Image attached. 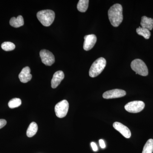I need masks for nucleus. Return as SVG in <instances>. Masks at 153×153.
<instances>
[{
	"label": "nucleus",
	"instance_id": "nucleus-1",
	"mask_svg": "<svg viewBox=\"0 0 153 153\" xmlns=\"http://www.w3.org/2000/svg\"><path fill=\"white\" fill-rule=\"evenodd\" d=\"M108 16L111 25L114 27H118L123 20L121 5L116 4L111 6L108 11Z\"/></svg>",
	"mask_w": 153,
	"mask_h": 153
},
{
	"label": "nucleus",
	"instance_id": "nucleus-2",
	"mask_svg": "<svg viewBox=\"0 0 153 153\" xmlns=\"http://www.w3.org/2000/svg\"><path fill=\"white\" fill-rule=\"evenodd\" d=\"M37 17L43 26L49 27L55 20V13L52 10H43L37 13Z\"/></svg>",
	"mask_w": 153,
	"mask_h": 153
},
{
	"label": "nucleus",
	"instance_id": "nucleus-3",
	"mask_svg": "<svg viewBox=\"0 0 153 153\" xmlns=\"http://www.w3.org/2000/svg\"><path fill=\"white\" fill-rule=\"evenodd\" d=\"M106 65V61L103 57H100L92 64L89 71V76L95 77L103 71Z\"/></svg>",
	"mask_w": 153,
	"mask_h": 153
},
{
	"label": "nucleus",
	"instance_id": "nucleus-4",
	"mask_svg": "<svg viewBox=\"0 0 153 153\" xmlns=\"http://www.w3.org/2000/svg\"><path fill=\"white\" fill-rule=\"evenodd\" d=\"M131 67L136 72V74H139L143 76H146L149 74L147 66L142 60L139 59H135L132 61Z\"/></svg>",
	"mask_w": 153,
	"mask_h": 153
},
{
	"label": "nucleus",
	"instance_id": "nucleus-5",
	"mask_svg": "<svg viewBox=\"0 0 153 153\" xmlns=\"http://www.w3.org/2000/svg\"><path fill=\"white\" fill-rule=\"evenodd\" d=\"M69 104L66 100H63L57 103L55 106V114L57 117L63 118L65 117L68 113Z\"/></svg>",
	"mask_w": 153,
	"mask_h": 153
},
{
	"label": "nucleus",
	"instance_id": "nucleus-6",
	"mask_svg": "<svg viewBox=\"0 0 153 153\" xmlns=\"http://www.w3.org/2000/svg\"><path fill=\"white\" fill-rule=\"evenodd\" d=\"M145 103L142 101H133L128 102L125 106V109L130 113H137L144 108Z\"/></svg>",
	"mask_w": 153,
	"mask_h": 153
},
{
	"label": "nucleus",
	"instance_id": "nucleus-7",
	"mask_svg": "<svg viewBox=\"0 0 153 153\" xmlns=\"http://www.w3.org/2000/svg\"><path fill=\"white\" fill-rule=\"evenodd\" d=\"M40 55L42 63L46 66H52L55 63V56L49 50L46 49L41 50L40 52Z\"/></svg>",
	"mask_w": 153,
	"mask_h": 153
},
{
	"label": "nucleus",
	"instance_id": "nucleus-8",
	"mask_svg": "<svg viewBox=\"0 0 153 153\" xmlns=\"http://www.w3.org/2000/svg\"><path fill=\"white\" fill-rule=\"evenodd\" d=\"M126 93L124 90L120 89H114L108 91L103 93L102 97L104 99H109L119 98L125 96Z\"/></svg>",
	"mask_w": 153,
	"mask_h": 153
},
{
	"label": "nucleus",
	"instance_id": "nucleus-9",
	"mask_svg": "<svg viewBox=\"0 0 153 153\" xmlns=\"http://www.w3.org/2000/svg\"><path fill=\"white\" fill-rule=\"evenodd\" d=\"M83 49L85 51H89L92 49L97 42V37L94 34L87 35L84 37Z\"/></svg>",
	"mask_w": 153,
	"mask_h": 153
},
{
	"label": "nucleus",
	"instance_id": "nucleus-10",
	"mask_svg": "<svg viewBox=\"0 0 153 153\" xmlns=\"http://www.w3.org/2000/svg\"><path fill=\"white\" fill-rule=\"evenodd\" d=\"M113 126L116 130L120 133L126 138H129L131 136V132L129 129L120 123L115 122Z\"/></svg>",
	"mask_w": 153,
	"mask_h": 153
},
{
	"label": "nucleus",
	"instance_id": "nucleus-11",
	"mask_svg": "<svg viewBox=\"0 0 153 153\" xmlns=\"http://www.w3.org/2000/svg\"><path fill=\"white\" fill-rule=\"evenodd\" d=\"M31 70L30 67L26 66L22 69L19 74V78L21 82L27 83L32 78V75L30 74Z\"/></svg>",
	"mask_w": 153,
	"mask_h": 153
},
{
	"label": "nucleus",
	"instance_id": "nucleus-12",
	"mask_svg": "<svg viewBox=\"0 0 153 153\" xmlns=\"http://www.w3.org/2000/svg\"><path fill=\"white\" fill-rule=\"evenodd\" d=\"M64 73L62 71H57L54 73L51 81V86L52 88H56L64 79Z\"/></svg>",
	"mask_w": 153,
	"mask_h": 153
},
{
	"label": "nucleus",
	"instance_id": "nucleus-13",
	"mask_svg": "<svg viewBox=\"0 0 153 153\" xmlns=\"http://www.w3.org/2000/svg\"><path fill=\"white\" fill-rule=\"evenodd\" d=\"M140 25L142 27L146 28L150 31L153 28V19L144 16L142 17Z\"/></svg>",
	"mask_w": 153,
	"mask_h": 153
},
{
	"label": "nucleus",
	"instance_id": "nucleus-14",
	"mask_svg": "<svg viewBox=\"0 0 153 153\" xmlns=\"http://www.w3.org/2000/svg\"><path fill=\"white\" fill-rule=\"evenodd\" d=\"M10 24L12 27L19 28L24 25V20L22 16H19L17 18L13 17L10 21Z\"/></svg>",
	"mask_w": 153,
	"mask_h": 153
},
{
	"label": "nucleus",
	"instance_id": "nucleus-15",
	"mask_svg": "<svg viewBox=\"0 0 153 153\" xmlns=\"http://www.w3.org/2000/svg\"><path fill=\"white\" fill-rule=\"evenodd\" d=\"M38 130V125L35 122H32L30 124L27 130V135L29 137L34 136L37 133Z\"/></svg>",
	"mask_w": 153,
	"mask_h": 153
},
{
	"label": "nucleus",
	"instance_id": "nucleus-16",
	"mask_svg": "<svg viewBox=\"0 0 153 153\" xmlns=\"http://www.w3.org/2000/svg\"><path fill=\"white\" fill-rule=\"evenodd\" d=\"M89 1L88 0H79L77 5L78 10L82 13H85L88 7Z\"/></svg>",
	"mask_w": 153,
	"mask_h": 153
},
{
	"label": "nucleus",
	"instance_id": "nucleus-17",
	"mask_svg": "<svg viewBox=\"0 0 153 153\" xmlns=\"http://www.w3.org/2000/svg\"><path fill=\"white\" fill-rule=\"evenodd\" d=\"M136 32L139 35L143 36L145 39H149L150 37V31L146 28L139 27L137 28Z\"/></svg>",
	"mask_w": 153,
	"mask_h": 153
},
{
	"label": "nucleus",
	"instance_id": "nucleus-18",
	"mask_svg": "<svg viewBox=\"0 0 153 153\" xmlns=\"http://www.w3.org/2000/svg\"><path fill=\"white\" fill-rule=\"evenodd\" d=\"M153 152V140H148L144 146L142 153H152Z\"/></svg>",
	"mask_w": 153,
	"mask_h": 153
},
{
	"label": "nucleus",
	"instance_id": "nucleus-19",
	"mask_svg": "<svg viewBox=\"0 0 153 153\" xmlns=\"http://www.w3.org/2000/svg\"><path fill=\"white\" fill-rule=\"evenodd\" d=\"M22 104V100L20 99L15 98L9 101L8 106L10 108H14L18 107Z\"/></svg>",
	"mask_w": 153,
	"mask_h": 153
},
{
	"label": "nucleus",
	"instance_id": "nucleus-20",
	"mask_svg": "<svg viewBox=\"0 0 153 153\" xmlns=\"http://www.w3.org/2000/svg\"><path fill=\"white\" fill-rule=\"evenodd\" d=\"M1 48L6 51H11L13 50L16 48V46L13 43L10 42H4L1 44Z\"/></svg>",
	"mask_w": 153,
	"mask_h": 153
},
{
	"label": "nucleus",
	"instance_id": "nucleus-21",
	"mask_svg": "<svg viewBox=\"0 0 153 153\" xmlns=\"http://www.w3.org/2000/svg\"><path fill=\"white\" fill-rule=\"evenodd\" d=\"M7 124V121L5 120L0 119V129L2 128Z\"/></svg>",
	"mask_w": 153,
	"mask_h": 153
},
{
	"label": "nucleus",
	"instance_id": "nucleus-22",
	"mask_svg": "<svg viewBox=\"0 0 153 153\" xmlns=\"http://www.w3.org/2000/svg\"><path fill=\"white\" fill-rule=\"evenodd\" d=\"M91 145L92 149L94 152H97L98 150V148H97V146L96 144L95 143L91 142Z\"/></svg>",
	"mask_w": 153,
	"mask_h": 153
},
{
	"label": "nucleus",
	"instance_id": "nucleus-23",
	"mask_svg": "<svg viewBox=\"0 0 153 153\" xmlns=\"http://www.w3.org/2000/svg\"><path fill=\"white\" fill-rule=\"evenodd\" d=\"M99 143L100 147L102 149H105V145L103 140L100 139L99 140Z\"/></svg>",
	"mask_w": 153,
	"mask_h": 153
}]
</instances>
